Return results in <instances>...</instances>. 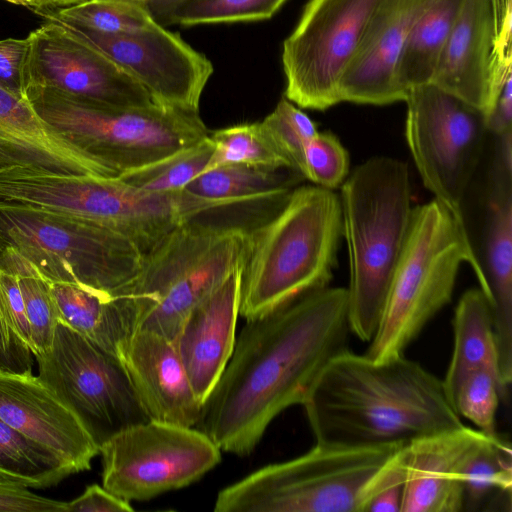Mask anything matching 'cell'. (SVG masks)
<instances>
[{"instance_id": "9c48e42d", "label": "cell", "mask_w": 512, "mask_h": 512, "mask_svg": "<svg viewBox=\"0 0 512 512\" xmlns=\"http://www.w3.org/2000/svg\"><path fill=\"white\" fill-rule=\"evenodd\" d=\"M14 254L50 282H76L115 296L144 253L111 229L49 213L0 208V253Z\"/></svg>"}, {"instance_id": "277c9868", "label": "cell", "mask_w": 512, "mask_h": 512, "mask_svg": "<svg viewBox=\"0 0 512 512\" xmlns=\"http://www.w3.org/2000/svg\"><path fill=\"white\" fill-rule=\"evenodd\" d=\"M342 236L339 195L317 185L292 190L276 215L251 232L239 315L248 320L326 288Z\"/></svg>"}, {"instance_id": "484cf974", "label": "cell", "mask_w": 512, "mask_h": 512, "mask_svg": "<svg viewBox=\"0 0 512 512\" xmlns=\"http://www.w3.org/2000/svg\"><path fill=\"white\" fill-rule=\"evenodd\" d=\"M463 0H429L414 20L405 40L397 83L405 98L431 83Z\"/></svg>"}, {"instance_id": "5bb4252c", "label": "cell", "mask_w": 512, "mask_h": 512, "mask_svg": "<svg viewBox=\"0 0 512 512\" xmlns=\"http://www.w3.org/2000/svg\"><path fill=\"white\" fill-rule=\"evenodd\" d=\"M61 24L110 58L146 90L155 104L199 112L213 64L179 34L160 24L116 35Z\"/></svg>"}, {"instance_id": "74e56055", "label": "cell", "mask_w": 512, "mask_h": 512, "mask_svg": "<svg viewBox=\"0 0 512 512\" xmlns=\"http://www.w3.org/2000/svg\"><path fill=\"white\" fill-rule=\"evenodd\" d=\"M0 330L33 353L30 325L17 276L0 268Z\"/></svg>"}, {"instance_id": "cb8c5ba5", "label": "cell", "mask_w": 512, "mask_h": 512, "mask_svg": "<svg viewBox=\"0 0 512 512\" xmlns=\"http://www.w3.org/2000/svg\"><path fill=\"white\" fill-rule=\"evenodd\" d=\"M60 320L100 346L119 356L137 330L132 305L121 296H111L76 282L48 281Z\"/></svg>"}, {"instance_id": "ba28073f", "label": "cell", "mask_w": 512, "mask_h": 512, "mask_svg": "<svg viewBox=\"0 0 512 512\" xmlns=\"http://www.w3.org/2000/svg\"><path fill=\"white\" fill-rule=\"evenodd\" d=\"M40 116L95 156L115 177L184 150L209 135L199 112L158 104L108 107L51 88L28 96Z\"/></svg>"}, {"instance_id": "7c38bea8", "label": "cell", "mask_w": 512, "mask_h": 512, "mask_svg": "<svg viewBox=\"0 0 512 512\" xmlns=\"http://www.w3.org/2000/svg\"><path fill=\"white\" fill-rule=\"evenodd\" d=\"M386 1L308 0L283 42L285 98L320 111L341 102V80Z\"/></svg>"}, {"instance_id": "f1b7e54d", "label": "cell", "mask_w": 512, "mask_h": 512, "mask_svg": "<svg viewBox=\"0 0 512 512\" xmlns=\"http://www.w3.org/2000/svg\"><path fill=\"white\" fill-rule=\"evenodd\" d=\"M71 474L53 452L0 419V479L38 489L56 485Z\"/></svg>"}, {"instance_id": "4dcf8cb0", "label": "cell", "mask_w": 512, "mask_h": 512, "mask_svg": "<svg viewBox=\"0 0 512 512\" xmlns=\"http://www.w3.org/2000/svg\"><path fill=\"white\" fill-rule=\"evenodd\" d=\"M0 268L14 273L24 301L33 343V355L50 349L60 313L48 281L26 260L0 253Z\"/></svg>"}, {"instance_id": "9a60e30c", "label": "cell", "mask_w": 512, "mask_h": 512, "mask_svg": "<svg viewBox=\"0 0 512 512\" xmlns=\"http://www.w3.org/2000/svg\"><path fill=\"white\" fill-rule=\"evenodd\" d=\"M28 37L27 100L32 91L51 88L101 106L145 107L154 103L110 58L61 23L45 20Z\"/></svg>"}, {"instance_id": "d4e9b609", "label": "cell", "mask_w": 512, "mask_h": 512, "mask_svg": "<svg viewBox=\"0 0 512 512\" xmlns=\"http://www.w3.org/2000/svg\"><path fill=\"white\" fill-rule=\"evenodd\" d=\"M452 324L453 351L442 379L450 400L462 379L477 369L493 373L509 391L501 376L491 308L480 288L469 289L460 297Z\"/></svg>"}, {"instance_id": "44dd1931", "label": "cell", "mask_w": 512, "mask_h": 512, "mask_svg": "<svg viewBox=\"0 0 512 512\" xmlns=\"http://www.w3.org/2000/svg\"><path fill=\"white\" fill-rule=\"evenodd\" d=\"M14 166L115 178L95 156L45 121L32 103L0 86V168Z\"/></svg>"}, {"instance_id": "f35d334b", "label": "cell", "mask_w": 512, "mask_h": 512, "mask_svg": "<svg viewBox=\"0 0 512 512\" xmlns=\"http://www.w3.org/2000/svg\"><path fill=\"white\" fill-rule=\"evenodd\" d=\"M403 447L375 476L363 512H401L405 485Z\"/></svg>"}, {"instance_id": "ac0fdd59", "label": "cell", "mask_w": 512, "mask_h": 512, "mask_svg": "<svg viewBox=\"0 0 512 512\" xmlns=\"http://www.w3.org/2000/svg\"><path fill=\"white\" fill-rule=\"evenodd\" d=\"M480 239V289L492 313L504 384L512 380V160L496 148Z\"/></svg>"}, {"instance_id": "e0dca14e", "label": "cell", "mask_w": 512, "mask_h": 512, "mask_svg": "<svg viewBox=\"0 0 512 512\" xmlns=\"http://www.w3.org/2000/svg\"><path fill=\"white\" fill-rule=\"evenodd\" d=\"M0 419L49 449L73 473L89 470L99 454L75 413L32 371L0 369Z\"/></svg>"}, {"instance_id": "30bf717a", "label": "cell", "mask_w": 512, "mask_h": 512, "mask_svg": "<svg viewBox=\"0 0 512 512\" xmlns=\"http://www.w3.org/2000/svg\"><path fill=\"white\" fill-rule=\"evenodd\" d=\"M404 101L406 141L423 184L467 229L463 206L484 151L485 115L432 83L411 89Z\"/></svg>"}, {"instance_id": "c3c4849f", "label": "cell", "mask_w": 512, "mask_h": 512, "mask_svg": "<svg viewBox=\"0 0 512 512\" xmlns=\"http://www.w3.org/2000/svg\"><path fill=\"white\" fill-rule=\"evenodd\" d=\"M52 3H53V0H41L42 8H51Z\"/></svg>"}, {"instance_id": "f546056e", "label": "cell", "mask_w": 512, "mask_h": 512, "mask_svg": "<svg viewBox=\"0 0 512 512\" xmlns=\"http://www.w3.org/2000/svg\"><path fill=\"white\" fill-rule=\"evenodd\" d=\"M33 11L44 20L110 35L135 33L159 24L148 9L135 0H85L67 7Z\"/></svg>"}, {"instance_id": "5b68a950", "label": "cell", "mask_w": 512, "mask_h": 512, "mask_svg": "<svg viewBox=\"0 0 512 512\" xmlns=\"http://www.w3.org/2000/svg\"><path fill=\"white\" fill-rule=\"evenodd\" d=\"M251 238L239 225L188 220L144 254L137 274L115 296L131 303L137 330L174 341L188 313L245 266Z\"/></svg>"}, {"instance_id": "ee69618b", "label": "cell", "mask_w": 512, "mask_h": 512, "mask_svg": "<svg viewBox=\"0 0 512 512\" xmlns=\"http://www.w3.org/2000/svg\"><path fill=\"white\" fill-rule=\"evenodd\" d=\"M33 353L24 345L9 339L0 330V369L14 372L32 371Z\"/></svg>"}, {"instance_id": "7a4b0ae2", "label": "cell", "mask_w": 512, "mask_h": 512, "mask_svg": "<svg viewBox=\"0 0 512 512\" xmlns=\"http://www.w3.org/2000/svg\"><path fill=\"white\" fill-rule=\"evenodd\" d=\"M316 443L405 445L463 426L442 379L405 355L333 359L302 404Z\"/></svg>"}, {"instance_id": "603a6c76", "label": "cell", "mask_w": 512, "mask_h": 512, "mask_svg": "<svg viewBox=\"0 0 512 512\" xmlns=\"http://www.w3.org/2000/svg\"><path fill=\"white\" fill-rule=\"evenodd\" d=\"M429 0H387L372 21L340 83L341 101H404L397 70L408 32Z\"/></svg>"}, {"instance_id": "7402d4cb", "label": "cell", "mask_w": 512, "mask_h": 512, "mask_svg": "<svg viewBox=\"0 0 512 512\" xmlns=\"http://www.w3.org/2000/svg\"><path fill=\"white\" fill-rule=\"evenodd\" d=\"M244 266L234 270L184 319L174 343L193 390L203 404L235 346Z\"/></svg>"}, {"instance_id": "83f0119b", "label": "cell", "mask_w": 512, "mask_h": 512, "mask_svg": "<svg viewBox=\"0 0 512 512\" xmlns=\"http://www.w3.org/2000/svg\"><path fill=\"white\" fill-rule=\"evenodd\" d=\"M463 511L487 509L499 497H511L512 449L498 433L487 436L461 471Z\"/></svg>"}, {"instance_id": "d6a6232c", "label": "cell", "mask_w": 512, "mask_h": 512, "mask_svg": "<svg viewBox=\"0 0 512 512\" xmlns=\"http://www.w3.org/2000/svg\"><path fill=\"white\" fill-rule=\"evenodd\" d=\"M214 151L210 136L184 150L150 165L127 172L119 178L138 188L152 192L183 190L207 167Z\"/></svg>"}, {"instance_id": "60d3db41", "label": "cell", "mask_w": 512, "mask_h": 512, "mask_svg": "<svg viewBox=\"0 0 512 512\" xmlns=\"http://www.w3.org/2000/svg\"><path fill=\"white\" fill-rule=\"evenodd\" d=\"M0 512H68V502L35 494L28 487L0 479Z\"/></svg>"}, {"instance_id": "f6af8a7d", "label": "cell", "mask_w": 512, "mask_h": 512, "mask_svg": "<svg viewBox=\"0 0 512 512\" xmlns=\"http://www.w3.org/2000/svg\"><path fill=\"white\" fill-rule=\"evenodd\" d=\"M142 3L157 23L166 27L172 12L185 0H135Z\"/></svg>"}, {"instance_id": "bcb514c9", "label": "cell", "mask_w": 512, "mask_h": 512, "mask_svg": "<svg viewBox=\"0 0 512 512\" xmlns=\"http://www.w3.org/2000/svg\"><path fill=\"white\" fill-rule=\"evenodd\" d=\"M15 5L28 7L32 10L42 8L41 0H5Z\"/></svg>"}, {"instance_id": "52a82bcc", "label": "cell", "mask_w": 512, "mask_h": 512, "mask_svg": "<svg viewBox=\"0 0 512 512\" xmlns=\"http://www.w3.org/2000/svg\"><path fill=\"white\" fill-rule=\"evenodd\" d=\"M403 446L315 443L301 456L264 466L222 489L214 511L363 512L375 476Z\"/></svg>"}, {"instance_id": "ffe728a7", "label": "cell", "mask_w": 512, "mask_h": 512, "mask_svg": "<svg viewBox=\"0 0 512 512\" xmlns=\"http://www.w3.org/2000/svg\"><path fill=\"white\" fill-rule=\"evenodd\" d=\"M119 358L149 420L195 427L202 403L173 340L136 330L122 346Z\"/></svg>"}, {"instance_id": "b9f144b4", "label": "cell", "mask_w": 512, "mask_h": 512, "mask_svg": "<svg viewBox=\"0 0 512 512\" xmlns=\"http://www.w3.org/2000/svg\"><path fill=\"white\" fill-rule=\"evenodd\" d=\"M133 507L103 486L92 484L72 501L68 502V512H131Z\"/></svg>"}, {"instance_id": "6da1fadb", "label": "cell", "mask_w": 512, "mask_h": 512, "mask_svg": "<svg viewBox=\"0 0 512 512\" xmlns=\"http://www.w3.org/2000/svg\"><path fill=\"white\" fill-rule=\"evenodd\" d=\"M347 288H323L246 320L195 428L245 456L282 411L302 405L329 363L349 350Z\"/></svg>"}, {"instance_id": "d590c367", "label": "cell", "mask_w": 512, "mask_h": 512, "mask_svg": "<svg viewBox=\"0 0 512 512\" xmlns=\"http://www.w3.org/2000/svg\"><path fill=\"white\" fill-rule=\"evenodd\" d=\"M260 123L291 169L304 178L305 146L318 131L314 121L283 97Z\"/></svg>"}, {"instance_id": "7bdbcfd3", "label": "cell", "mask_w": 512, "mask_h": 512, "mask_svg": "<svg viewBox=\"0 0 512 512\" xmlns=\"http://www.w3.org/2000/svg\"><path fill=\"white\" fill-rule=\"evenodd\" d=\"M485 119L488 133L494 136L512 129V72L502 83Z\"/></svg>"}, {"instance_id": "3957f363", "label": "cell", "mask_w": 512, "mask_h": 512, "mask_svg": "<svg viewBox=\"0 0 512 512\" xmlns=\"http://www.w3.org/2000/svg\"><path fill=\"white\" fill-rule=\"evenodd\" d=\"M340 203L349 257L350 329L369 342L409 231L413 207L406 163L385 156L365 161L343 182Z\"/></svg>"}, {"instance_id": "8992f818", "label": "cell", "mask_w": 512, "mask_h": 512, "mask_svg": "<svg viewBox=\"0 0 512 512\" xmlns=\"http://www.w3.org/2000/svg\"><path fill=\"white\" fill-rule=\"evenodd\" d=\"M463 262L481 285L482 271L468 230L435 199L414 207L377 330L364 355L375 361L404 355L451 302Z\"/></svg>"}, {"instance_id": "e575fe53", "label": "cell", "mask_w": 512, "mask_h": 512, "mask_svg": "<svg viewBox=\"0 0 512 512\" xmlns=\"http://www.w3.org/2000/svg\"><path fill=\"white\" fill-rule=\"evenodd\" d=\"M508 399V391L490 371L477 369L468 373L452 396V404L461 417L472 422L488 436L496 431V413L500 400Z\"/></svg>"}, {"instance_id": "4316f807", "label": "cell", "mask_w": 512, "mask_h": 512, "mask_svg": "<svg viewBox=\"0 0 512 512\" xmlns=\"http://www.w3.org/2000/svg\"><path fill=\"white\" fill-rule=\"evenodd\" d=\"M284 169L226 164L201 173L183 190L194 196L222 203L226 207L257 201L284 200L298 173Z\"/></svg>"}, {"instance_id": "2e32d148", "label": "cell", "mask_w": 512, "mask_h": 512, "mask_svg": "<svg viewBox=\"0 0 512 512\" xmlns=\"http://www.w3.org/2000/svg\"><path fill=\"white\" fill-rule=\"evenodd\" d=\"M511 72V37L496 0H463L431 83L486 116Z\"/></svg>"}, {"instance_id": "d6986e66", "label": "cell", "mask_w": 512, "mask_h": 512, "mask_svg": "<svg viewBox=\"0 0 512 512\" xmlns=\"http://www.w3.org/2000/svg\"><path fill=\"white\" fill-rule=\"evenodd\" d=\"M488 435L465 425L415 439L402 449L401 512L463 511L462 468Z\"/></svg>"}, {"instance_id": "8fae6325", "label": "cell", "mask_w": 512, "mask_h": 512, "mask_svg": "<svg viewBox=\"0 0 512 512\" xmlns=\"http://www.w3.org/2000/svg\"><path fill=\"white\" fill-rule=\"evenodd\" d=\"M34 357L39 378L75 413L98 446L149 420L119 356L65 322L57 323L50 349Z\"/></svg>"}, {"instance_id": "4fadbf2b", "label": "cell", "mask_w": 512, "mask_h": 512, "mask_svg": "<svg viewBox=\"0 0 512 512\" xmlns=\"http://www.w3.org/2000/svg\"><path fill=\"white\" fill-rule=\"evenodd\" d=\"M221 452L195 427L148 420L99 446L103 487L129 502L149 500L196 482Z\"/></svg>"}, {"instance_id": "7dc6e473", "label": "cell", "mask_w": 512, "mask_h": 512, "mask_svg": "<svg viewBox=\"0 0 512 512\" xmlns=\"http://www.w3.org/2000/svg\"><path fill=\"white\" fill-rule=\"evenodd\" d=\"M85 0H53L51 8L67 7Z\"/></svg>"}, {"instance_id": "836d02e7", "label": "cell", "mask_w": 512, "mask_h": 512, "mask_svg": "<svg viewBox=\"0 0 512 512\" xmlns=\"http://www.w3.org/2000/svg\"><path fill=\"white\" fill-rule=\"evenodd\" d=\"M287 0H185L172 12L168 25L191 27L270 19Z\"/></svg>"}, {"instance_id": "1f68e13d", "label": "cell", "mask_w": 512, "mask_h": 512, "mask_svg": "<svg viewBox=\"0 0 512 512\" xmlns=\"http://www.w3.org/2000/svg\"><path fill=\"white\" fill-rule=\"evenodd\" d=\"M209 136L214 151L203 173L226 164L292 170L260 122L219 129Z\"/></svg>"}, {"instance_id": "ab89813d", "label": "cell", "mask_w": 512, "mask_h": 512, "mask_svg": "<svg viewBox=\"0 0 512 512\" xmlns=\"http://www.w3.org/2000/svg\"><path fill=\"white\" fill-rule=\"evenodd\" d=\"M29 46L28 36L22 39L0 40V86L25 100H27L26 63Z\"/></svg>"}, {"instance_id": "8d00e7d4", "label": "cell", "mask_w": 512, "mask_h": 512, "mask_svg": "<svg viewBox=\"0 0 512 512\" xmlns=\"http://www.w3.org/2000/svg\"><path fill=\"white\" fill-rule=\"evenodd\" d=\"M350 159L347 150L331 132L317 133L304 150V178L315 185L333 190L348 176Z\"/></svg>"}]
</instances>
